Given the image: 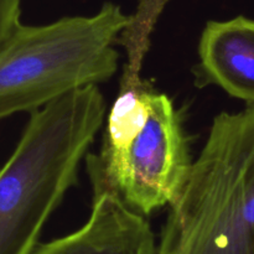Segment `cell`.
Returning a JSON list of instances; mask_svg holds the SVG:
<instances>
[{"instance_id": "obj_1", "label": "cell", "mask_w": 254, "mask_h": 254, "mask_svg": "<svg viewBox=\"0 0 254 254\" xmlns=\"http://www.w3.org/2000/svg\"><path fill=\"white\" fill-rule=\"evenodd\" d=\"M97 84L32 112L0 169V254H30L67 191L106 116Z\"/></svg>"}, {"instance_id": "obj_2", "label": "cell", "mask_w": 254, "mask_h": 254, "mask_svg": "<svg viewBox=\"0 0 254 254\" xmlns=\"http://www.w3.org/2000/svg\"><path fill=\"white\" fill-rule=\"evenodd\" d=\"M156 254H254V106L215 117Z\"/></svg>"}, {"instance_id": "obj_3", "label": "cell", "mask_w": 254, "mask_h": 254, "mask_svg": "<svg viewBox=\"0 0 254 254\" xmlns=\"http://www.w3.org/2000/svg\"><path fill=\"white\" fill-rule=\"evenodd\" d=\"M131 15L107 1L91 16L22 25L0 47V119L32 112L118 69L114 45Z\"/></svg>"}, {"instance_id": "obj_4", "label": "cell", "mask_w": 254, "mask_h": 254, "mask_svg": "<svg viewBox=\"0 0 254 254\" xmlns=\"http://www.w3.org/2000/svg\"><path fill=\"white\" fill-rule=\"evenodd\" d=\"M91 156L108 185L144 216L178 198L193 163L173 101L154 91L141 130L123 148H102L101 156Z\"/></svg>"}, {"instance_id": "obj_5", "label": "cell", "mask_w": 254, "mask_h": 254, "mask_svg": "<svg viewBox=\"0 0 254 254\" xmlns=\"http://www.w3.org/2000/svg\"><path fill=\"white\" fill-rule=\"evenodd\" d=\"M93 203L88 221L73 233L39 243L30 254H156L155 236L144 215L108 185L92 156Z\"/></svg>"}, {"instance_id": "obj_6", "label": "cell", "mask_w": 254, "mask_h": 254, "mask_svg": "<svg viewBox=\"0 0 254 254\" xmlns=\"http://www.w3.org/2000/svg\"><path fill=\"white\" fill-rule=\"evenodd\" d=\"M196 84H215L254 106V20L236 16L208 21L198 42Z\"/></svg>"}, {"instance_id": "obj_7", "label": "cell", "mask_w": 254, "mask_h": 254, "mask_svg": "<svg viewBox=\"0 0 254 254\" xmlns=\"http://www.w3.org/2000/svg\"><path fill=\"white\" fill-rule=\"evenodd\" d=\"M21 0H0V47L21 26Z\"/></svg>"}]
</instances>
